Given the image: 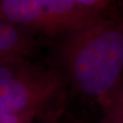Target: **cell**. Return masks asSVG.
I'll return each instance as SVG.
<instances>
[{
  "instance_id": "obj_2",
  "label": "cell",
  "mask_w": 123,
  "mask_h": 123,
  "mask_svg": "<svg viewBox=\"0 0 123 123\" xmlns=\"http://www.w3.org/2000/svg\"><path fill=\"white\" fill-rule=\"evenodd\" d=\"M98 0H0V19L49 37H65L104 18Z\"/></svg>"
},
{
  "instance_id": "obj_6",
  "label": "cell",
  "mask_w": 123,
  "mask_h": 123,
  "mask_svg": "<svg viewBox=\"0 0 123 123\" xmlns=\"http://www.w3.org/2000/svg\"><path fill=\"white\" fill-rule=\"evenodd\" d=\"M37 112H26L18 115L0 114V123H32L37 116Z\"/></svg>"
},
{
  "instance_id": "obj_1",
  "label": "cell",
  "mask_w": 123,
  "mask_h": 123,
  "mask_svg": "<svg viewBox=\"0 0 123 123\" xmlns=\"http://www.w3.org/2000/svg\"><path fill=\"white\" fill-rule=\"evenodd\" d=\"M60 53L76 89L102 100L121 79L123 23L104 18L65 36Z\"/></svg>"
},
{
  "instance_id": "obj_3",
  "label": "cell",
  "mask_w": 123,
  "mask_h": 123,
  "mask_svg": "<svg viewBox=\"0 0 123 123\" xmlns=\"http://www.w3.org/2000/svg\"><path fill=\"white\" fill-rule=\"evenodd\" d=\"M63 76L28 58L0 63V114H41L63 88Z\"/></svg>"
},
{
  "instance_id": "obj_4",
  "label": "cell",
  "mask_w": 123,
  "mask_h": 123,
  "mask_svg": "<svg viewBox=\"0 0 123 123\" xmlns=\"http://www.w3.org/2000/svg\"><path fill=\"white\" fill-rule=\"evenodd\" d=\"M37 45L35 32L0 19V63L28 58Z\"/></svg>"
},
{
  "instance_id": "obj_5",
  "label": "cell",
  "mask_w": 123,
  "mask_h": 123,
  "mask_svg": "<svg viewBox=\"0 0 123 123\" xmlns=\"http://www.w3.org/2000/svg\"><path fill=\"white\" fill-rule=\"evenodd\" d=\"M105 109V123H123V79L102 100Z\"/></svg>"
}]
</instances>
